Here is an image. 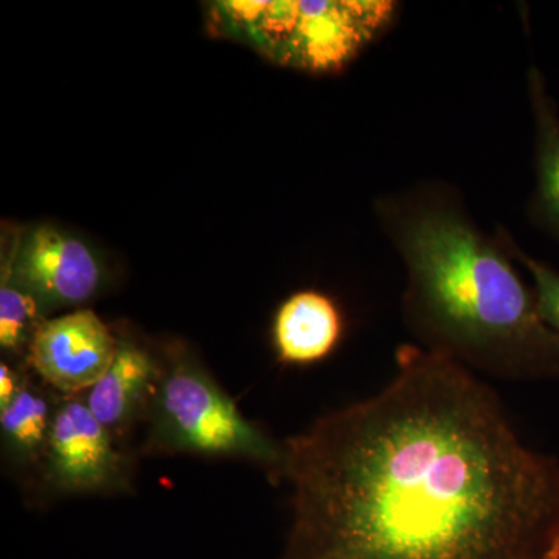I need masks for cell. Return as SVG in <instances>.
<instances>
[{
	"label": "cell",
	"instance_id": "7c38bea8",
	"mask_svg": "<svg viewBox=\"0 0 559 559\" xmlns=\"http://www.w3.org/2000/svg\"><path fill=\"white\" fill-rule=\"evenodd\" d=\"M46 320L38 300L14 277L9 255L0 275V347L10 356L27 358L33 336Z\"/></svg>",
	"mask_w": 559,
	"mask_h": 559
},
{
	"label": "cell",
	"instance_id": "3957f363",
	"mask_svg": "<svg viewBox=\"0 0 559 559\" xmlns=\"http://www.w3.org/2000/svg\"><path fill=\"white\" fill-rule=\"evenodd\" d=\"M146 423L145 454L246 460L272 477L282 465L283 444L250 423L183 345L167 352L164 380Z\"/></svg>",
	"mask_w": 559,
	"mask_h": 559
},
{
	"label": "cell",
	"instance_id": "9c48e42d",
	"mask_svg": "<svg viewBox=\"0 0 559 559\" xmlns=\"http://www.w3.org/2000/svg\"><path fill=\"white\" fill-rule=\"evenodd\" d=\"M344 334L336 301L319 290H299L280 305L274 319V347L288 366H311L329 358Z\"/></svg>",
	"mask_w": 559,
	"mask_h": 559
},
{
	"label": "cell",
	"instance_id": "52a82bcc",
	"mask_svg": "<svg viewBox=\"0 0 559 559\" xmlns=\"http://www.w3.org/2000/svg\"><path fill=\"white\" fill-rule=\"evenodd\" d=\"M119 340L92 310L46 319L33 336L27 362L62 395H80L109 369Z\"/></svg>",
	"mask_w": 559,
	"mask_h": 559
},
{
	"label": "cell",
	"instance_id": "6da1fadb",
	"mask_svg": "<svg viewBox=\"0 0 559 559\" xmlns=\"http://www.w3.org/2000/svg\"><path fill=\"white\" fill-rule=\"evenodd\" d=\"M374 395L283 444L278 559H559V462L487 382L404 344Z\"/></svg>",
	"mask_w": 559,
	"mask_h": 559
},
{
	"label": "cell",
	"instance_id": "ba28073f",
	"mask_svg": "<svg viewBox=\"0 0 559 559\" xmlns=\"http://www.w3.org/2000/svg\"><path fill=\"white\" fill-rule=\"evenodd\" d=\"M164 374L165 362L142 345L120 340L109 369L87 390L84 401L94 417L119 440L138 423L148 419Z\"/></svg>",
	"mask_w": 559,
	"mask_h": 559
},
{
	"label": "cell",
	"instance_id": "5bb4252c",
	"mask_svg": "<svg viewBox=\"0 0 559 559\" xmlns=\"http://www.w3.org/2000/svg\"><path fill=\"white\" fill-rule=\"evenodd\" d=\"M25 381H27V377L20 370H14L9 362L3 360L0 364V409L9 406L11 401L16 399Z\"/></svg>",
	"mask_w": 559,
	"mask_h": 559
},
{
	"label": "cell",
	"instance_id": "8fae6325",
	"mask_svg": "<svg viewBox=\"0 0 559 559\" xmlns=\"http://www.w3.org/2000/svg\"><path fill=\"white\" fill-rule=\"evenodd\" d=\"M57 404L58 400L27 378L16 399L0 409L3 452L11 462L20 466L43 463Z\"/></svg>",
	"mask_w": 559,
	"mask_h": 559
},
{
	"label": "cell",
	"instance_id": "7a4b0ae2",
	"mask_svg": "<svg viewBox=\"0 0 559 559\" xmlns=\"http://www.w3.org/2000/svg\"><path fill=\"white\" fill-rule=\"evenodd\" d=\"M382 234L406 267L403 318L419 347L488 377L559 378V334L514 264L511 237H492L457 190L423 180L380 194Z\"/></svg>",
	"mask_w": 559,
	"mask_h": 559
},
{
	"label": "cell",
	"instance_id": "277c9868",
	"mask_svg": "<svg viewBox=\"0 0 559 559\" xmlns=\"http://www.w3.org/2000/svg\"><path fill=\"white\" fill-rule=\"evenodd\" d=\"M390 0H282L270 60L310 73L347 68L396 20Z\"/></svg>",
	"mask_w": 559,
	"mask_h": 559
},
{
	"label": "cell",
	"instance_id": "5b68a950",
	"mask_svg": "<svg viewBox=\"0 0 559 559\" xmlns=\"http://www.w3.org/2000/svg\"><path fill=\"white\" fill-rule=\"evenodd\" d=\"M44 480L57 495H121L131 489V460L119 440L94 417L84 396L58 400L43 463Z\"/></svg>",
	"mask_w": 559,
	"mask_h": 559
},
{
	"label": "cell",
	"instance_id": "8992f818",
	"mask_svg": "<svg viewBox=\"0 0 559 559\" xmlns=\"http://www.w3.org/2000/svg\"><path fill=\"white\" fill-rule=\"evenodd\" d=\"M17 282L47 312L75 308L97 296L105 270L81 238L50 224L22 231L9 252Z\"/></svg>",
	"mask_w": 559,
	"mask_h": 559
},
{
	"label": "cell",
	"instance_id": "4fadbf2b",
	"mask_svg": "<svg viewBox=\"0 0 559 559\" xmlns=\"http://www.w3.org/2000/svg\"><path fill=\"white\" fill-rule=\"evenodd\" d=\"M514 259L532 275L540 319L559 334V274L549 264L530 257L511 238Z\"/></svg>",
	"mask_w": 559,
	"mask_h": 559
},
{
	"label": "cell",
	"instance_id": "30bf717a",
	"mask_svg": "<svg viewBox=\"0 0 559 559\" xmlns=\"http://www.w3.org/2000/svg\"><path fill=\"white\" fill-rule=\"evenodd\" d=\"M528 98L535 123L536 186L528 216L559 240V112L538 69L528 70Z\"/></svg>",
	"mask_w": 559,
	"mask_h": 559
}]
</instances>
